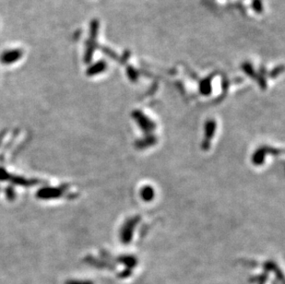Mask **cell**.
Here are the masks:
<instances>
[{"label": "cell", "mask_w": 285, "mask_h": 284, "mask_svg": "<svg viewBox=\"0 0 285 284\" xmlns=\"http://www.w3.org/2000/svg\"><path fill=\"white\" fill-rule=\"evenodd\" d=\"M9 177V175L7 174V172L3 169H0V180H6Z\"/></svg>", "instance_id": "8992f818"}, {"label": "cell", "mask_w": 285, "mask_h": 284, "mask_svg": "<svg viewBox=\"0 0 285 284\" xmlns=\"http://www.w3.org/2000/svg\"><path fill=\"white\" fill-rule=\"evenodd\" d=\"M79 284H80V283H79ZM79 284V283H71V284ZM87 284V283H86V284H85V283H84V284Z\"/></svg>", "instance_id": "52a82bcc"}, {"label": "cell", "mask_w": 285, "mask_h": 284, "mask_svg": "<svg viewBox=\"0 0 285 284\" xmlns=\"http://www.w3.org/2000/svg\"><path fill=\"white\" fill-rule=\"evenodd\" d=\"M253 7H254V10H256V12H260L262 10V5H261V2L259 0H255L254 1Z\"/></svg>", "instance_id": "5b68a950"}, {"label": "cell", "mask_w": 285, "mask_h": 284, "mask_svg": "<svg viewBox=\"0 0 285 284\" xmlns=\"http://www.w3.org/2000/svg\"><path fill=\"white\" fill-rule=\"evenodd\" d=\"M62 191L59 188H43L40 189L37 193V196L43 199H48V198H54L61 196Z\"/></svg>", "instance_id": "3957f363"}, {"label": "cell", "mask_w": 285, "mask_h": 284, "mask_svg": "<svg viewBox=\"0 0 285 284\" xmlns=\"http://www.w3.org/2000/svg\"><path fill=\"white\" fill-rule=\"evenodd\" d=\"M97 30H98V23L94 20V21L91 22L90 39L87 44V49H86V53H85V61L87 63H89L91 60L92 54L94 52V43H95V37H96V34H97Z\"/></svg>", "instance_id": "7a4b0ae2"}, {"label": "cell", "mask_w": 285, "mask_h": 284, "mask_svg": "<svg viewBox=\"0 0 285 284\" xmlns=\"http://www.w3.org/2000/svg\"><path fill=\"white\" fill-rule=\"evenodd\" d=\"M106 69V64L105 61H98L97 63L93 64L91 67L89 68L87 70V75L88 76H93V75H97L102 72H104Z\"/></svg>", "instance_id": "277c9868"}, {"label": "cell", "mask_w": 285, "mask_h": 284, "mask_svg": "<svg viewBox=\"0 0 285 284\" xmlns=\"http://www.w3.org/2000/svg\"><path fill=\"white\" fill-rule=\"evenodd\" d=\"M23 50L20 48L9 49L4 51L0 55V63L2 65H12L22 59Z\"/></svg>", "instance_id": "6da1fadb"}]
</instances>
